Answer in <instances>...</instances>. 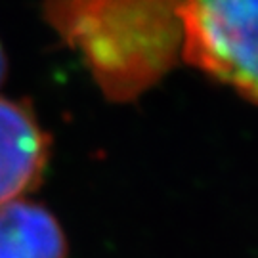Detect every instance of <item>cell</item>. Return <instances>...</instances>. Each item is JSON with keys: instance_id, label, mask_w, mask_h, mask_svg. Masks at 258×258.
<instances>
[{"instance_id": "cell-1", "label": "cell", "mask_w": 258, "mask_h": 258, "mask_svg": "<svg viewBox=\"0 0 258 258\" xmlns=\"http://www.w3.org/2000/svg\"><path fill=\"white\" fill-rule=\"evenodd\" d=\"M184 0H46L50 29L111 102H132L182 57Z\"/></svg>"}, {"instance_id": "cell-2", "label": "cell", "mask_w": 258, "mask_h": 258, "mask_svg": "<svg viewBox=\"0 0 258 258\" xmlns=\"http://www.w3.org/2000/svg\"><path fill=\"white\" fill-rule=\"evenodd\" d=\"M182 57L258 102V0H184Z\"/></svg>"}, {"instance_id": "cell-3", "label": "cell", "mask_w": 258, "mask_h": 258, "mask_svg": "<svg viewBox=\"0 0 258 258\" xmlns=\"http://www.w3.org/2000/svg\"><path fill=\"white\" fill-rule=\"evenodd\" d=\"M50 157V136L31 105L0 98V207L37 189Z\"/></svg>"}, {"instance_id": "cell-4", "label": "cell", "mask_w": 258, "mask_h": 258, "mask_svg": "<svg viewBox=\"0 0 258 258\" xmlns=\"http://www.w3.org/2000/svg\"><path fill=\"white\" fill-rule=\"evenodd\" d=\"M0 258H69V241L44 205L23 197L0 207Z\"/></svg>"}, {"instance_id": "cell-5", "label": "cell", "mask_w": 258, "mask_h": 258, "mask_svg": "<svg viewBox=\"0 0 258 258\" xmlns=\"http://www.w3.org/2000/svg\"><path fill=\"white\" fill-rule=\"evenodd\" d=\"M4 75H6V54L0 46V83L4 81Z\"/></svg>"}]
</instances>
